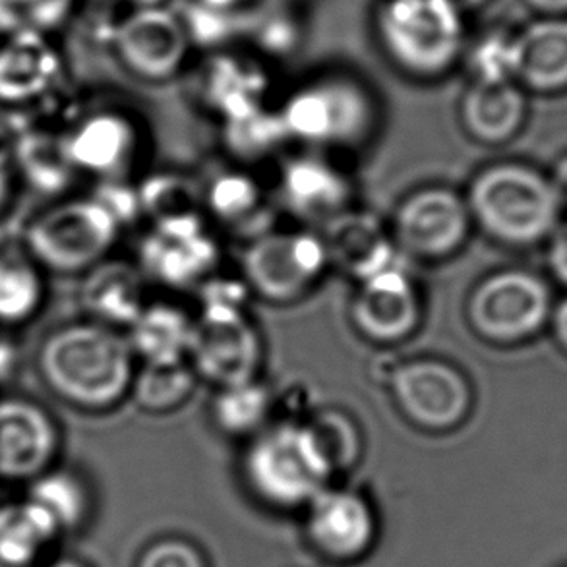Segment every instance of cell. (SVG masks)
<instances>
[{"instance_id":"60d3db41","label":"cell","mask_w":567,"mask_h":567,"mask_svg":"<svg viewBox=\"0 0 567 567\" xmlns=\"http://www.w3.org/2000/svg\"><path fill=\"white\" fill-rule=\"evenodd\" d=\"M550 326H553L554 338L560 343L561 349L567 351V299L561 300L560 305L554 308Z\"/></svg>"},{"instance_id":"8992f818","label":"cell","mask_w":567,"mask_h":567,"mask_svg":"<svg viewBox=\"0 0 567 567\" xmlns=\"http://www.w3.org/2000/svg\"><path fill=\"white\" fill-rule=\"evenodd\" d=\"M330 268L322 233L274 227L246 240L238 274L254 297L271 305H292L315 291Z\"/></svg>"},{"instance_id":"52a82bcc","label":"cell","mask_w":567,"mask_h":567,"mask_svg":"<svg viewBox=\"0 0 567 567\" xmlns=\"http://www.w3.org/2000/svg\"><path fill=\"white\" fill-rule=\"evenodd\" d=\"M121 225L93 196L66 199L38 215L25 233V250L41 268L80 274L107 260Z\"/></svg>"},{"instance_id":"74e56055","label":"cell","mask_w":567,"mask_h":567,"mask_svg":"<svg viewBox=\"0 0 567 567\" xmlns=\"http://www.w3.org/2000/svg\"><path fill=\"white\" fill-rule=\"evenodd\" d=\"M93 198L113 215L121 229L144 219L142 206H140L138 186L131 185L128 178H111L100 181L97 190L93 192Z\"/></svg>"},{"instance_id":"7dc6e473","label":"cell","mask_w":567,"mask_h":567,"mask_svg":"<svg viewBox=\"0 0 567 567\" xmlns=\"http://www.w3.org/2000/svg\"><path fill=\"white\" fill-rule=\"evenodd\" d=\"M0 567H12V566H7V564H2V561H0Z\"/></svg>"},{"instance_id":"9c48e42d","label":"cell","mask_w":567,"mask_h":567,"mask_svg":"<svg viewBox=\"0 0 567 567\" xmlns=\"http://www.w3.org/2000/svg\"><path fill=\"white\" fill-rule=\"evenodd\" d=\"M383 385L403 419L432 434L460 429L475 405L467 374L440 357L395 361Z\"/></svg>"},{"instance_id":"484cf974","label":"cell","mask_w":567,"mask_h":567,"mask_svg":"<svg viewBox=\"0 0 567 567\" xmlns=\"http://www.w3.org/2000/svg\"><path fill=\"white\" fill-rule=\"evenodd\" d=\"M268 80L260 69L235 59H219L199 78L198 100L219 123L268 107Z\"/></svg>"},{"instance_id":"30bf717a","label":"cell","mask_w":567,"mask_h":567,"mask_svg":"<svg viewBox=\"0 0 567 567\" xmlns=\"http://www.w3.org/2000/svg\"><path fill=\"white\" fill-rule=\"evenodd\" d=\"M388 227L403 258L442 261L467 245L475 225L463 192L429 185L409 192L399 202Z\"/></svg>"},{"instance_id":"7bdbcfd3","label":"cell","mask_w":567,"mask_h":567,"mask_svg":"<svg viewBox=\"0 0 567 567\" xmlns=\"http://www.w3.org/2000/svg\"><path fill=\"white\" fill-rule=\"evenodd\" d=\"M12 181H14V171H12V163L8 159L7 155L0 152V212L7 206L10 192H12Z\"/></svg>"},{"instance_id":"e575fe53","label":"cell","mask_w":567,"mask_h":567,"mask_svg":"<svg viewBox=\"0 0 567 567\" xmlns=\"http://www.w3.org/2000/svg\"><path fill=\"white\" fill-rule=\"evenodd\" d=\"M305 421L312 430L336 475L351 471L359 463L364 452V437L361 426L351 414L339 406H326L315 409Z\"/></svg>"},{"instance_id":"603a6c76","label":"cell","mask_w":567,"mask_h":567,"mask_svg":"<svg viewBox=\"0 0 567 567\" xmlns=\"http://www.w3.org/2000/svg\"><path fill=\"white\" fill-rule=\"evenodd\" d=\"M146 279L128 261L107 260L85 271L82 285V307L93 322L115 330L128 328L146 307Z\"/></svg>"},{"instance_id":"b9f144b4","label":"cell","mask_w":567,"mask_h":567,"mask_svg":"<svg viewBox=\"0 0 567 567\" xmlns=\"http://www.w3.org/2000/svg\"><path fill=\"white\" fill-rule=\"evenodd\" d=\"M540 18H564L567 16V0H525Z\"/></svg>"},{"instance_id":"3957f363","label":"cell","mask_w":567,"mask_h":567,"mask_svg":"<svg viewBox=\"0 0 567 567\" xmlns=\"http://www.w3.org/2000/svg\"><path fill=\"white\" fill-rule=\"evenodd\" d=\"M463 194L473 225L507 246L537 245L553 237L566 206L553 177L525 163L484 167Z\"/></svg>"},{"instance_id":"f35d334b","label":"cell","mask_w":567,"mask_h":567,"mask_svg":"<svg viewBox=\"0 0 567 567\" xmlns=\"http://www.w3.org/2000/svg\"><path fill=\"white\" fill-rule=\"evenodd\" d=\"M136 567H209L198 546L181 538H165L147 546Z\"/></svg>"},{"instance_id":"ffe728a7","label":"cell","mask_w":567,"mask_h":567,"mask_svg":"<svg viewBox=\"0 0 567 567\" xmlns=\"http://www.w3.org/2000/svg\"><path fill=\"white\" fill-rule=\"evenodd\" d=\"M509 70L522 90H567V16L538 18L509 38Z\"/></svg>"},{"instance_id":"bcb514c9","label":"cell","mask_w":567,"mask_h":567,"mask_svg":"<svg viewBox=\"0 0 567 567\" xmlns=\"http://www.w3.org/2000/svg\"><path fill=\"white\" fill-rule=\"evenodd\" d=\"M35 567H90L84 561L76 560V558H54V560L41 561Z\"/></svg>"},{"instance_id":"7a4b0ae2","label":"cell","mask_w":567,"mask_h":567,"mask_svg":"<svg viewBox=\"0 0 567 567\" xmlns=\"http://www.w3.org/2000/svg\"><path fill=\"white\" fill-rule=\"evenodd\" d=\"M277 111L291 142L323 154L367 146L380 128L377 93L341 70L297 85Z\"/></svg>"},{"instance_id":"cb8c5ba5","label":"cell","mask_w":567,"mask_h":567,"mask_svg":"<svg viewBox=\"0 0 567 567\" xmlns=\"http://www.w3.org/2000/svg\"><path fill=\"white\" fill-rule=\"evenodd\" d=\"M61 74V59L45 35H8L0 47V103L22 105L51 92Z\"/></svg>"},{"instance_id":"ba28073f","label":"cell","mask_w":567,"mask_h":567,"mask_svg":"<svg viewBox=\"0 0 567 567\" xmlns=\"http://www.w3.org/2000/svg\"><path fill=\"white\" fill-rule=\"evenodd\" d=\"M553 295L543 277L525 269H502L468 292V328L492 346H515L550 322Z\"/></svg>"},{"instance_id":"5b68a950","label":"cell","mask_w":567,"mask_h":567,"mask_svg":"<svg viewBox=\"0 0 567 567\" xmlns=\"http://www.w3.org/2000/svg\"><path fill=\"white\" fill-rule=\"evenodd\" d=\"M243 476L256 499L276 509H299L336 476L307 421L277 419L248 440Z\"/></svg>"},{"instance_id":"ee69618b","label":"cell","mask_w":567,"mask_h":567,"mask_svg":"<svg viewBox=\"0 0 567 567\" xmlns=\"http://www.w3.org/2000/svg\"><path fill=\"white\" fill-rule=\"evenodd\" d=\"M553 181L554 185L558 186V190H560L564 204H567V155L566 157H561L560 163L556 165Z\"/></svg>"},{"instance_id":"4fadbf2b","label":"cell","mask_w":567,"mask_h":567,"mask_svg":"<svg viewBox=\"0 0 567 567\" xmlns=\"http://www.w3.org/2000/svg\"><path fill=\"white\" fill-rule=\"evenodd\" d=\"M190 51L185 20L157 4L134 10L115 31L118 61L144 82H169L178 76Z\"/></svg>"},{"instance_id":"5bb4252c","label":"cell","mask_w":567,"mask_h":567,"mask_svg":"<svg viewBox=\"0 0 567 567\" xmlns=\"http://www.w3.org/2000/svg\"><path fill=\"white\" fill-rule=\"evenodd\" d=\"M188 364L198 380L212 383L215 390L260 378L264 339L258 326L250 316L238 320L196 318Z\"/></svg>"},{"instance_id":"4dcf8cb0","label":"cell","mask_w":567,"mask_h":567,"mask_svg":"<svg viewBox=\"0 0 567 567\" xmlns=\"http://www.w3.org/2000/svg\"><path fill=\"white\" fill-rule=\"evenodd\" d=\"M198 377L188 362L144 364L138 362L128 398L152 414L177 411L194 395Z\"/></svg>"},{"instance_id":"836d02e7","label":"cell","mask_w":567,"mask_h":567,"mask_svg":"<svg viewBox=\"0 0 567 567\" xmlns=\"http://www.w3.org/2000/svg\"><path fill=\"white\" fill-rule=\"evenodd\" d=\"M16 157L23 177L38 190H62L76 175V171L70 165L62 136L33 132L18 144Z\"/></svg>"},{"instance_id":"8fae6325","label":"cell","mask_w":567,"mask_h":567,"mask_svg":"<svg viewBox=\"0 0 567 567\" xmlns=\"http://www.w3.org/2000/svg\"><path fill=\"white\" fill-rule=\"evenodd\" d=\"M221 258V243L206 214H194L150 223L140 240L136 268L152 284L196 291L219 271Z\"/></svg>"},{"instance_id":"277c9868","label":"cell","mask_w":567,"mask_h":567,"mask_svg":"<svg viewBox=\"0 0 567 567\" xmlns=\"http://www.w3.org/2000/svg\"><path fill=\"white\" fill-rule=\"evenodd\" d=\"M374 35L391 66L416 82L442 80L467 53L465 16L450 0H382Z\"/></svg>"},{"instance_id":"ac0fdd59","label":"cell","mask_w":567,"mask_h":567,"mask_svg":"<svg viewBox=\"0 0 567 567\" xmlns=\"http://www.w3.org/2000/svg\"><path fill=\"white\" fill-rule=\"evenodd\" d=\"M70 165L97 181L126 178L138 162L142 132L123 111H97L62 136Z\"/></svg>"},{"instance_id":"4316f807","label":"cell","mask_w":567,"mask_h":567,"mask_svg":"<svg viewBox=\"0 0 567 567\" xmlns=\"http://www.w3.org/2000/svg\"><path fill=\"white\" fill-rule=\"evenodd\" d=\"M59 535L51 515L31 499L0 506V561L7 566H39Z\"/></svg>"},{"instance_id":"6da1fadb","label":"cell","mask_w":567,"mask_h":567,"mask_svg":"<svg viewBox=\"0 0 567 567\" xmlns=\"http://www.w3.org/2000/svg\"><path fill=\"white\" fill-rule=\"evenodd\" d=\"M38 362L54 395L84 411H109L123 403L138 367L126 333L93 320L49 333Z\"/></svg>"},{"instance_id":"83f0119b","label":"cell","mask_w":567,"mask_h":567,"mask_svg":"<svg viewBox=\"0 0 567 567\" xmlns=\"http://www.w3.org/2000/svg\"><path fill=\"white\" fill-rule=\"evenodd\" d=\"M277 393L261 378L215 391L212 419L225 436L250 437L276 421Z\"/></svg>"},{"instance_id":"2e32d148","label":"cell","mask_w":567,"mask_h":567,"mask_svg":"<svg viewBox=\"0 0 567 567\" xmlns=\"http://www.w3.org/2000/svg\"><path fill=\"white\" fill-rule=\"evenodd\" d=\"M277 196L300 219L326 223L353 207V177L333 155L307 150L279 165Z\"/></svg>"},{"instance_id":"44dd1931","label":"cell","mask_w":567,"mask_h":567,"mask_svg":"<svg viewBox=\"0 0 567 567\" xmlns=\"http://www.w3.org/2000/svg\"><path fill=\"white\" fill-rule=\"evenodd\" d=\"M202 206L209 221L219 223L246 240L274 229V206L269 196L245 167L217 173L202 188Z\"/></svg>"},{"instance_id":"f546056e","label":"cell","mask_w":567,"mask_h":567,"mask_svg":"<svg viewBox=\"0 0 567 567\" xmlns=\"http://www.w3.org/2000/svg\"><path fill=\"white\" fill-rule=\"evenodd\" d=\"M289 142L279 111L269 105L221 123L223 150L240 167L268 162L281 154Z\"/></svg>"},{"instance_id":"f1b7e54d","label":"cell","mask_w":567,"mask_h":567,"mask_svg":"<svg viewBox=\"0 0 567 567\" xmlns=\"http://www.w3.org/2000/svg\"><path fill=\"white\" fill-rule=\"evenodd\" d=\"M41 269L25 248L0 252V328L20 326L38 315L45 299Z\"/></svg>"},{"instance_id":"7c38bea8","label":"cell","mask_w":567,"mask_h":567,"mask_svg":"<svg viewBox=\"0 0 567 567\" xmlns=\"http://www.w3.org/2000/svg\"><path fill=\"white\" fill-rule=\"evenodd\" d=\"M424 300L409 269L399 261L357 284L349 320L353 330L378 347H393L421 330Z\"/></svg>"},{"instance_id":"d4e9b609","label":"cell","mask_w":567,"mask_h":567,"mask_svg":"<svg viewBox=\"0 0 567 567\" xmlns=\"http://www.w3.org/2000/svg\"><path fill=\"white\" fill-rule=\"evenodd\" d=\"M196 318L173 300H147L126 328L136 361L144 364L188 362Z\"/></svg>"},{"instance_id":"d590c367","label":"cell","mask_w":567,"mask_h":567,"mask_svg":"<svg viewBox=\"0 0 567 567\" xmlns=\"http://www.w3.org/2000/svg\"><path fill=\"white\" fill-rule=\"evenodd\" d=\"M252 291L245 279L217 271L196 289L199 320H238L250 316Z\"/></svg>"},{"instance_id":"8d00e7d4","label":"cell","mask_w":567,"mask_h":567,"mask_svg":"<svg viewBox=\"0 0 567 567\" xmlns=\"http://www.w3.org/2000/svg\"><path fill=\"white\" fill-rule=\"evenodd\" d=\"M74 0H0V31L45 35L69 16Z\"/></svg>"},{"instance_id":"7402d4cb","label":"cell","mask_w":567,"mask_h":567,"mask_svg":"<svg viewBox=\"0 0 567 567\" xmlns=\"http://www.w3.org/2000/svg\"><path fill=\"white\" fill-rule=\"evenodd\" d=\"M525 116V90L515 84L514 80H471L461 97V126L478 144H506L522 131Z\"/></svg>"},{"instance_id":"1f68e13d","label":"cell","mask_w":567,"mask_h":567,"mask_svg":"<svg viewBox=\"0 0 567 567\" xmlns=\"http://www.w3.org/2000/svg\"><path fill=\"white\" fill-rule=\"evenodd\" d=\"M28 499L51 515L61 533L78 529L92 512V494L82 476L61 468L53 467L31 481Z\"/></svg>"},{"instance_id":"e0dca14e","label":"cell","mask_w":567,"mask_h":567,"mask_svg":"<svg viewBox=\"0 0 567 567\" xmlns=\"http://www.w3.org/2000/svg\"><path fill=\"white\" fill-rule=\"evenodd\" d=\"M61 432L43 406L23 398L0 399V478L35 481L54 467Z\"/></svg>"},{"instance_id":"d6a6232c","label":"cell","mask_w":567,"mask_h":567,"mask_svg":"<svg viewBox=\"0 0 567 567\" xmlns=\"http://www.w3.org/2000/svg\"><path fill=\"white\" fill-rule=\"evenodd\" d=\"M136 186L142 215L150 223L204 214L202 186L186 173L155 171Z\"/></svg>"},{"instance_id":"d6986e66","label":"cell","mask_w":567,"mask_h":567,"mask_svg":"<svg viewBox=\"0 0 567 567\" xmlns=\"http://www.w3.org/2000/svg\"><path fill=\"white\" fill-rule=\"evenodd\" d=\"M322 237L331 268L341 269L357 284L403 260L388 223L370 212L351 207L331 217L323 223Z\"/></svg>"},{"instance_id":"9a60e30c","label":"cell","mask_w":567,"mask_h":567,"mask_svg":"<svg viewBox=\"0 0 567 567\" xmlns=\"http://www.w3.org/2000/svg\"><path fill=\"white\" fill-rule=\"evenodd\" d=\"M307 538L333 564L364 560L377 545L378 522L369 499L341 488H326L307 506Z\"/></svg>"},{"instance_id":"ab89813d","label":"cell","mask_w":567,"mask_h":567,"mask_svg":"<svg viewBox=\"0 0 567 567\" xmlns=\"http://www.w3.org/2000/svg\"><path fill=\"white\" fill-rule=\"evenodd\" d=\"M548 264H550L554 277L567 287V223L554 230Z\"/></svg>"},{"instance_id":"f6af8a7d","label":"cell","mask_w":567,"mask_h":567,"mask_svg":"<svg viewBox=\"0 0 567 567\" xmlns=\"http://www.w3.org/2000/svg\"><path fill=\"white\" fill-rule=\"evenodd\" d=\"M450 2L460 10L461 14L467 16L471 12H475V10L486 7L491 0H450Z\"/></svg>"}]
</instances>
